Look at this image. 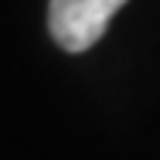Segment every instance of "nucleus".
I'll list each match as a JSON object with an SVG mask.
<instances>
[{"mask_svg": "<svg viewBox=\"0 0 160 160\" xmlns=\"http://www.w3.org/2000/svg\"><path fill=\"white\" fill-rule=\"evenodd\" d=\"M126 0H51L48 3V31L55 44L78 55L89 51L106 34L109 21Z\"/></svg>", "mask_w": 160, "mask_h": 160, "instance_id": "1", "label": "nucleus"}]
</instances>
